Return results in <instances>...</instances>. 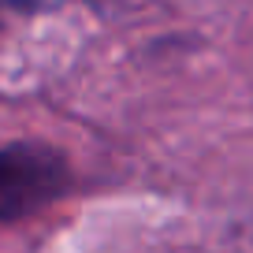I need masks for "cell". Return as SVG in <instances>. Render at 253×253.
I'll list each match as a JSON object with an SVG mask.
<instances>
[{"mask_svg": "<svg viewBox=\"0 0 253 253\" xmlns=\"http://www.w3.org/2000/svg\"><path fill=\"white\" fill-rule=\"evenodd\" d=\"M67 182V168L52 149L4 145L0 149V220H15L48 205Z\"/></svg>", "mask_w": 253, "mask_h": 253, "instance_id": "obj_1", "label": "cell"}, {"mask_svg": "<svg viewBox=\"0 0 253 253\" xmlns=\"http://www.w3.org/2000/svg\"><path fill=\"white\" fill-rule=\"evenodd\" d=\"M63 0H0V8H56Z\"/></svg>", "mask_w": 253, "mask_h": 253, "instance_id": "obj_2", "label": "cell"}]
</instances>
